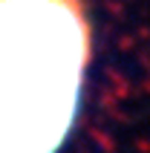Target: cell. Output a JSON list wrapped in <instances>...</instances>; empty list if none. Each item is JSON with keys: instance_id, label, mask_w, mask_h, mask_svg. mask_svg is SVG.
I'll return each instance as SVG.
<instances>
[{"instance_id": "obj_1", "label": "cell", "mask_w": 150, "mask_h": 153, "mask_svg": "<svg viewBox=\"0 0 150 153\" xmlns=\"http://www.w3.org/2000/svg\"><path fill=\"white\" fill-rule=\"evenodd\" d=\"M90 58L84 0H0V153L61 150Z\"/></svg>"}]
</instances>
